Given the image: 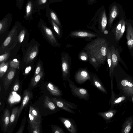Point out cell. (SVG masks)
Listing matches in <instances>:
<instances>
[{
  "label": "cell",
  "mask_w": 133,
  "mask_h": 133,
  "mask_svg": "<svg viewBox=\"0 0 133 133\" xmlns=\"http://www.w3.org/2000/svg\"><path fill=\"white\" fill-rule=\"evenodd\" d=\"M37 26L44 38L50 44L53 46H59V43L51 30L41 18L39 19Z\"/></svg>",
  "instance_id": "5b68a950"
},
{
  "label": "cell",
  "mask_w": 133,
  "mask_h": 133,
  "mask_svg": "<svg viewBox=\"0 0 133 133\" xmlns=\"http://www.w3.org/2000/svg\"><path fill=\"white\" fill-rule=\"evenodd\" d=\"M36 12L34 5V0H27L25 7V14L24 18L27 21L33 19L32 15Z\"/></svg>",
  "instance_id": "d6986e66"
},
{
  "label": "cell",
  "mask_w": 133,
  "mask_h": 133,
  "mask_svg": "<svg viewBox=\"0 0 133 133\" xmlns=\"http://www.w3.org/2000/svg\"><path fill=\"white\" fill-rule=\"evenodd\" d=\"M48 19L56 34L58 36H60L61 32L59 26L52 20L49 19Z\"/></svg>",
  "instance_id": "8d00e7d4"
},
{
  "label": "cell",
  "mask_w": 133,
  "mask_h": 133,
  "mask_svg": "<svg viewBox=\"0 0 133 133\" xmlns=\"http://www.w3.org/2000/svg\"><path fill=\"white\" fill-rule=\"evenodd\" d=\"M47 88L53 95L59 97H61L63 95L62 91L58 87L51 83H49L48 84Z\"/></svg>",
  "instance_id": "83f0119b"
},
{
  "label": "cell",
  "mask_w": 133,
  "mask_h": 133,
  "mask_svg": "<svg viewBox=\"0 0 133 133\" xmlns=\"http://www.w3.org/2000/svg\"><path fill=\"white\" fill-rule=\"evenodd\" d=\"M75 79L76 83L79 84L84 83L87 80L90 81V74L85 69H81L77 71L75 74Z\"/></svg>",
  "instance_id": "2e32d148"
},
{
  "label": "cell",
  "mask_w": 133,
  "mask_h": 133,
  "mask_svg": "<svg viewBox=\"0 0 133 133\" xmlns=\"http://www.w3.org/2000/svg\"><path fill=\"white\" fill-rule=\"evenodd\" d=\"M49 0H34V5L36 12L39 14L41 10L49 6Z\"/></svg>",
  "instance_id": "484cf974"
},
{
  "label": "cell",
  "mask_w": 133,
  "mask_h": 133,
  "mask_svg": "<svg viewBox=\"0 0 133 133\" xmlns=\"http://www.w3.org/2000/svg\"><path fill=\"white\" fill-rule=\"evenodd\" d=\"M16 5L19 9H21L23 6L24 0H15Z\"/></svg>",
  "instance_id": "7bdbcfd3"
},
{
  "label": "cell",
  "mask_w": 133,
  "mask_h": 133,
  "mask_svg": "<svg viewBox=\"0 0 133 133\" xmlns=\"http://www.w3.org/2000/svg\"><path fill=\"white\" fill-rule=\"evenodd\" d=\"M44 103L46 107L51 111L56 112L60 110V109L48 96L45 97Z\"/></svg>",
  "instance_id": "f1b7e54d"
},
{
  "label": "cell",
  "mask_w": 133,
  "mask_h": 133,
  "mask_svg": "<svg viewBox=\"0 0 133 133\" xmlns=\"http://www.w3.org/2000/svg\"><path fill=\"white\" fill-rule=\"evenodd\" d=\"M69 86L71 89L72 95L82 100L88 101L90 95L86 89L77 87L71 80L68 81Z\"/></svg>",
  "instance_id": "9c48e42d"
},
{
  "label": "cell",
  "mask_w": 133,
  "mask_h": 133,
  "mask_svg": "<svg viewBox=\"0 0 133 133\" xmlns=\"http://www.w3.org/2000/svg\"><path fill=\"white\" fill-rule=\"evenodd\" d=\"M58 118L69 132L71 133H77L78 130L74 120L62 116Z\"/></svg>",
  "instance_id": "9a60e30c"
},
{
  "label": "cell",
  "mask_w": 133,
  "mask_h": 133,
  "mask_svg": "<svg viewBox=\"0 0 133 133\" xmlns=\"http://www.w3.org/2000/svg\"><path fill=\"white\" fill-rule=\"evenodd\" d=\"M133 125V116L127 118L122 125L121 133H128L131 130Z\"/></svg>",
  "instance_id": "cb8c5ba5"
},
{
  "label": "cell",
  "mask_w": 133,
  "mask_h": 133,
  "mask_svg": "<svg viewBox=\"0 0 133 133\" xmlns=\"http://www.w3.org/2000/svg\"><path fill=\"white\" fill-rule=\"evenodd\" d=\"M1 105V102H0V105Z\"/></svg>",
  "instance_id": "816d5d0a"
},
{
  "label": "cell",
  "mask_w": 133,
  "mask_h": 133,
  "mask_svg": "<svg viewBox=\"0 0 133 133\" xmlns=\"http://www.w3.org/2000/svg\"><path fill=\"white\" fill-rule=\"evenodd\" d=\"M131 102H132L133 103V96L131 98Z\"/></svg>",
  "instance_id": "f907efd6"
},
{
  "label": "cell",
  "mask_w": 133,
  "mask_h": 133,
  "mask_svg": "<svg viewBox=\"0 0 133 133\" xmlns=\"http://www.w3.org/2000/svg\"><path fill=\"white\" fill-rule=\"evenodd\" d=\"M98 0H88V5H91L94 4H96Z\"/></svg>",
  "instance_id": "7dc6e473"
},
{
  "label": "cell",
  "mask_w": 133,
  "mask_h": 133,
  "mask_svg": "<svg viewBox=\"0 0 133 133\" xmlns=\"http://www.w3.org/2000/svg\"><path fill=\"white\" fill-rule=\"evenodd\" d=\"M52 101L60 109L72 114L75 113L72 109L78 108L77 106L74 103L67 101L61 97L51 99Z\"/></svg>",
  "instance_id": "30bf717a"
},
{
  "label": "cell",
  "mask_w": 133,
  "mask_h": 133,
  "mask_svg": "<svg viewBox=\"0 0 133 133\" xmlns=\"http://www.w3.org/2000/svg\"><path fill=\"white\" fill-rule=\"evenodd\" d=\"M91 78L89 81L91 84L103 94H107V90L101 80L95 74H90Z\"/></svg>",
  "instance_id": "ac0fdd59"
},
{
  "label": "cell",
  "mask_w": 133,
  "mask_h": 133,
  "mask_svg": "<svg viewBox=\"0 0 133 133\" xmlns=\"http://www.w3.org/2000/svg\"><path fill=\"white\" fill-rule=\"evenodd\" d=\"M10 61L5 62L0 64V79H1L8 70Z\"/></svg>",
  "instance_id": "1f68e13d"
},
{
  "label": "cell",
  "mask_w": 133,
  "mask_h": 133,
  "mask_svg": "<svg viewBox=\"0 0 133 133\" xmlns=\"http://www.w3.org/2000/svg\"><path fill=\"white\" fill-rule=\"evenodd\" d=\"M31 96V94L29 90H26L24 91L23 100L19 108L17 120L19 116L24 107L29 101Z\"/></svg>",
  "instance_id": "d4e9b609"
},
{
  "label": "cell",
  "mask_w": 133,
  "mask_h": 133,
  "mask_svg": "<svg viewBox=\"0 0 133 133\" xmlns=\"http://www.w3.org/2000/svg\"><path fill=\"white\" fill-rule=\"evenodd\" d=\"M108 22L106 10L104 6L103 5L96 12L91 22H98L101 32H103L106 29Z\"/></svg>",
  "instance_id": "8992f818"
},
{
  "label": "cell",
  "mask_w": 133,
  "mask_h": 133,
  "mask_svg": "<svg viewBox=\"0 0 133 133\" xmlns=\"http://www.w3.org/2000/svg\"><path fill=\"white\" fill-rule=\"evenodd\" d=\"M118 111L114 109H109L107 111L100 112L97 113V115L102 117L107 123L112 122L113 119Z\"/></svg>",
  "instance_id": "7402d4cb"
},
{
  "label": "cell",
  "mask_w": 133,
  "mask_h": 133,
  "mask_svg": "<svg viewBox=\"0 0 133 133\" xmlns=\"http://www.w3.org/2000/svg\"><path fill=\"white\" fill-rule=\"evenodd\" d=\"M70 35L72 37H86L89 38L97 36L96 35L92 33L81 31H72L70 33Z\"/></svg>",
  "instance_id": "4316f807"
},
{
  "label": "cell",
  "mask_w": 133,
  "mask_h": 133,
  "mask_svg": "<svg viewBox=\"0 0 133 133\" xmlns=\"http://www.w3.org/2000/svg\"><path fill=\"white\" fill-rule=\"evenodd\" d=\"M19 88V84L18 81L16 80L14 85L13 87V90L15 91L18 90Z\"/></svg>",
  "instance_id": "bcb514c9"
},
{
  "label": "cell",
  "mask_w": 133,
  "mask_h": 133,
  "mask_svg": "<svg viewBox=\"0 0 133 133\" xmlns=\"http://www.w3.org/2000/svg\"><path fill=\"white\" fill-rule=\"evenodd\" d=\"M125 14L119 18V20L115 24L113 30L115 38L117 41L119 40L122 37L125 29Z\"/></svg>",
  "instance_id": "8fae6325"
},
{
  "label": "cell",
  "mask_w": 133,
  "mask_h": 133,
  "mask_svg": "<svg viewBox=\"0 0 133 133\" xmlns=\"http://www.w3.org/2000/svg\"><path fill=\"white\" fill-rule=\"evenodd\" d=\"M51 128L54 133H65L62 128L57 125H52Z\"/></svg>",
  "instance_id": "f35d334b"
},
{
  "label": "cell",
  "mask_w": 133,
  "mask_h": 133,
  "mask_svg": "<svg viewBox=\"0 0 133 133\" xmlns=\"http://www.w3.org/2000/svg\"><path fill=\"white\" fill-rule=\"evenodd\" d=\"M79 57L80 60L83 61H87L89 58L87 52H81L79 54Z\"/></svg>",
  "instance_id": "60d3db41"
},
{
  "label": "cell",
  "mask_w": 133,
  "mask_h": 133,
  "mask_svg": "<svg viewBox=\"0 0 133 133\" xmlns=\"http://www.w3.org/2000/svg\"></svg>",
  "instance_id": "f5cc1de1"
},
{
  "label": "cell",
  "mask_w": 133,
  "mask_h": 133,
  "mask_svg": "<svg viewBox=\"0 0 133 133\" xmlns=\"http://www.w3.org/2000/svg\"><path fill=\"white\" fill-rule=\"evenodd\" d=\"M29 117L31 127L40 126L41 121V116L37 109L32 106H30L29 108Z\"/></svg>",
  "instance_id": "4fadbf2b"
},
{
  "label": "cell",
  "mask_w": 133,
  "mask_h": 133,
  "mask_svg": "<svg viewBox=\"0 0 133 133\" xmlns=\"http://www.w3.org/2000/svg\"><path fill=\"white\" fill-rule=\"evenodd\" d=\"M44 74V72L43 70L39 74L34 76L31 81V86L33 87L36 86L38 82L42 78Z\"/></svg>",
  "instance_id": "d6a6232c"
},
{
  "label": "cell",
  "mask_w": 133,
  "mask_h": 133,
  "mask_svg": "<svg viewBox=\"0 0 133 133\" xmlns=\"http://www.w3.org/2000/svg\"><path fill=\"white\" fill-rule=\"evenodd\" d=\"M63 0H49V3L50 4L54 3L59 2Z\"/></svg>",
  "instance_id": "c3c4849f"
},
{
  "label": "cell",
  "mask_w": 133,
  "mask_h": 133,
  "mask_svg": "<svg viewBox=\"0 0 133 133\" xmlns=\"http://www.w3.org/2000/svg\"><path fill=\"white\" fill-rule=\"evenodd\" d=\"M112 57V66L110 74L109 75L111 80L113 81V73L115 68L117 65L120 60L118 50L113 46L110 47Z\"/></svg>",
  "instance_id": "ffe728a7"
},
{
  "label": "cell",
  "mask_w": 133,
  "mask_h": 133,
  "mask_svg": "<svg viewBox=\"0 0 133 133\" xmlns=\"http://www.w3.org/2000/svg\"><path fill=\"white\" fill-rule=\"evenodd\" d=\"M43 70V67L42 62L40 59H39L35 68L34 76L39 74Z\"/></svg>",
  "instance_id": "74e56055"
},
{
  "label": "cell",
  "mask_w": 133,
  "mask_h": 133,
  "mask_svg": "<svg viewBox=\"0 0 133 133\" xmlns=\"http://www.w3.org/2000/svg\"><path fill=\"white\" fill-rule=\"evenodd\" d=\"M10 55V51L6 52L0 56V64L6 61Z\"/></svg>",
  "instance_id": "ab89813d"
},
{
  "label": "cell",
  "mask_w": 133,
  "mask_h": 133,
  "mask_svg": "<svg viewBox=\"0 0 133 133\" xmlns=\"http://www.w3.org/2000/svg\"><path fill=\"white\" fill-rule=\"evenodd\" d=\"M110 87L111 90V96L109 102L110 105L109 109H113L115 106L119 105L120 107L121 105L127 100H129L128 98L124 94L120 93L116 95L113 90V81L111 80Z\"/></svg>",
  "instance_id": "ba28073f"
},
{
  "label": "cell",
  "mask_w": 133,
  "mask_h": 133,
  "mask_svg": "<svg viewBox=\"0 0 133 133\" xmlns=\"http://www.w3.org/2000/svg\"><path fill=\"white\" fill-rule=\"evenodd\" d=\"M17 69L10 67L4 78L3 84L5 90L9 87L15 76Z\"/></svg>",
  "instance_id": "44dd1931"
},
{
  "label": "cell",
  "mask_w": 133,
  "mask_h": 133,
  "mask_svg": "<svg viewBox=\"0 0 133 133\" xmlns=\"http://www.w3.org/2000/svg\"><path fill=\"white\" fill-rule=\"evenodd\" d=\"M71 64V58L69 55L66 52L62 53L61 54V69L63 79L65 82L68 81L70 79Z\"/></svg>",
  "instance_id": "52a82bcc"
},
{
  "label": "cell",
  "mask_w": 133,
  "mask_h": 133,
  "mask_svg": "<svg viewBox=\"0 0 133 133\" xmlns=\"http://www.w3.org/2000/svg\"><path fill=\"white\" fill-rule=\"evenodd\" d=\"M103 33L105 34H107L108 33V32L107 30H105L103 32Z\"/></svg>",
  "instance_id": "681fc988"
},
{
  "label": "cell",
  "mask_w": 133,
  "mask_h": 133,
  "mask_svg": "<svg viewBox=\"0 0 133 133\" xmlns=\"http://www.w3.org/2000/svg\"><path fill=\"white\" fill-rule=\"evenodd\" d=\"M26 119V117L24 116L22 120L19 128L16 132V133H22L23 132L25 125Z\"/></svg>",
  "instance_id": "b9f144b4"
},
{
  "label": "cell",
  "mask_w": 133,
  "mask_h": 133,
  "mask_svg": "<svg viewBox=\"0 0 133 133\" xmlns=\"http://www.w3.org/2000/svg\"><path fill=\"white\" fill-rule=\"evenodd\" d=\"M108 48L106 40L100 38L88 43L85 48L88 56L95 58L100 65L103 64L105 62Z\"/></svg>",
  "instance_id": "6da1fadb"
},
{
  "label": "cell",
  "mask_w": 133,
  "mask_h": 133,
  "mask_svg": "<svg viewBox=\"0 0 133 133\" xmlns=\"http://www.w3.org/2000/svg\"><path fill=\"white\" fill-rule=\"evenodd\" d=\"M46 16L48 19L52 20L60 28H62L61 22L56 12L51 8L49 6L46 8Z\"/></svg>",
  "instance_id": "603a6c76"
},
{
  "label": "cell",
  "mask_w": 133,
  "mask_h": 133,
  "mask_svg": "<svg viewBox=\"0 0 133 133\" xmlns=\"http://www.w3.org/2000/svg\"><path fill=\"white\" fill-rule=\"evenodd\" d=\"M107 58L109 67V75L111 72L112 63L110 47L108 48L107 55Z\"/></svg>",
  "instance_id": "e575fe53"
},
{
  "label": "cell",
  "mask_w": 133,
  "mask_h": 133,
  "mask_svg": "<svg viewBox=\"0 0 133 133\" xmlns=\"http://www.w3.org/2000/svg\"><path fill=\"white\" fill-rule=\"evenodd\" d=\"M32 68V65H29L25 68L23 75L25 76L27 75L31 71Z\"/></svg>",
  "instance_id": "ee69618b"
},
{
  "label": "cell",
  "mask_w": 133,
  "mask_h": 133,
  "mask_svg": "<svg viewBox=\"0 0 133 133\" xmlns=\"http://www.w3.org/2000/svg\"><path fill=\"white\" fill-rule=\"evenodd\" d=\"M109 16L108 26L111 28L114 22L123 15L125 14L122 6L116 2H114L109 6Z\"/></svg>",
  "instance_id": "277c9868"
},
{
  "label": "cell",
  "mask_w": 133,
  "mask_h": 133,
  "mask_svg": "<svg viewBox=\"0 0 133 133\" xmlns=\"http://www.w3.org/2000/svg\"><path fill=\"white\" fill-rule=\"evenodd\" d=\"M31 132L33 133H39L41 130L40 126L35 127H31Z\"/></svg>",
  "instance_id": "f6af8a7d"
},
{
  "label": "cell",
  "mask_w": 133,
  "mask_h": 133,
  "mask_svg": "<svg viewBox=\"0 0 133 133\" xmlns=\"http://www.w3.org/2000/svg\"><path fill=\"white\" fill-rule=\"evenodd\" d=\"M127 44L130 51L133 50V20L125 19Z\"/></svg>",
  "instance_id": "5bb4252c"
},
{
  "label": "cell",
  "mask_w": 133,
  "mask_h": 133,
  "mask_svg": "<svg viewBox=\"0 0 133 133\" xmlns=\"http://www.w3.org/2000/svg\"><path fill=\"white\" fill-rule=\"evenodd\" d=\"M27 30L22 25L21 30L17 36V43L21 45L23 44V43L25 41L27 33Z\"/></svg>",
  "instance_id": "4dcf8cb0"
},
{
  "label": "cell",
  "mask_w": 133,
  "mask_h": 133,
  "mask_svg": "<svg viewBox=\"0 0 133 133\" xmlns=\"http://www.w3.org/2000/svg\"><path fill=\"white\" fill-rule=\"evenodd\" d=\"M21 24L20 22L17 21L12 28L0 47L1 55L10 51L17 43L18 32Z\"/></svg>",
  "instance_id": "7a4b0ae2"
},
{
  "label": "cell",
  "mask_w": 133,
  "mask_h": 133,
  "mask_svg": "<svg viewBox=\"0 0 133 133\" xmlns=\"http://www.w3.org/2000/svg\"><path fill=\"white\" fill-rule=\"evenodd\" d=\"M89 62L94 66L96 71H98L99 66L100 65L97 60L93 56H89Z\"/></svg>",
  "instance_id": "d590c367"
},
{
  "label": "cell",
  "mask_w": 133,
  "mask_h": 133,
  "mask_svg": "<svg viewBox=\"0 0 133 133\" xmlns=\"http://www.w3.org/2000/svg\"><path fill=\"white\" fill-rule=\"evenodd\" d=\"M19 109L18 107H15L12 110L10 118V125L14 123L15 121H16Z\"/></svg>",
  "instance_id": "836d02e7"
},
{
  "label": "cell",
  "mask_w": 133,
  "mask_h": 133,
  "mask_svg": "<svg viewBox=\"0 0 133 133\" xmlns=\"http://www.w3.org/2000/svg\"><path fill=\"white\" fill-rule=\"evenodd\" d=\"M116 79L117 86L120 93L126 96L131 101L133 96V78L128 76L117 77Z\"/></svg>",
  "instance_id": "3957f363"
},
{
  "label": "cell",
  "mask_w": 133,
  "mask_h": 133,
  "mask_svg": "<svg viewBox=\"0 0 133 133\" xmlns=\"http://www.w3.org/2000/svg\"><path fill=\"white\" fill-rule=\"evenodd\" d=\"M13 16L9 13L6 15L0 21V35L7 33L12 21Z\"/></svg>",
  "instance_id": "e0dca14e"
},
{
  "label": "cell",
  "mask_w": 133,
  "mask_h": 133,
  "mask_svg": "<svg viewBox=\"0 0 133 133\" xmlns=\"http://www.w3.org/2000/svg\"><path fill=\"white\" fill-rule=\"evenodd\" d=\"M37 43L31 45L26 50L23 57V61L26 64L31 63L38 55L39 50Z\"/></svg>",
  "instance_id": "7c38bea8"
},
{
  "label": "cell",
  "mask_w": 133,
  "mask_h": 133,
  "mask_svg": "<svg viewBox=\"0 0 133 133\" xmlns=\"http://www.w3.org/2000/svg\"><path fill=\"white\" fill-rule=\"evenodd\" d=\"M10 116L9 110L8 109H5L2 119L3 128L5 131H6L10 123Z\"/></svg>",
  "instance_id": "f546056e"
}]
</instances>
